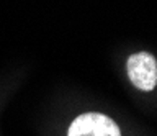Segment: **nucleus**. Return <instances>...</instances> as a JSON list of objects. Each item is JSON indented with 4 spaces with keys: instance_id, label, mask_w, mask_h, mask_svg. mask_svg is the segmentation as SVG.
Masks as SVG:
<instances>
[{
    "instance_id": "2",
    "label": "nucleus",
    "mask_w": 157,
    "mask_h": 136,
    "mask_svg": "<svg viewBox=\"0 0 157 136\" xmlns=\"http://www.w3.org/2000/svg\"><path fill=\"white\" fill-rule=\"evenodd\" d=\"M67 136H121V131L110 116L92 111L78 115L69 126Z\"/></svg>"
},
{
    "instance_id": "1",
    "label": "nucleus",
    "mask_w": 157,
    "mask_h": 136,
    "mask_svg": "<svg viewBox=\"0 0 157 136\" xmlns=\"http://www.w3.org/2000/svg\"><path fill=\"white\" fill-rule=\"evenodd\" d=\"M128 77L139 90L149 92L157 85V61L147 51L131 54L126 64Z\"/></svg>"
}]
</instances>
